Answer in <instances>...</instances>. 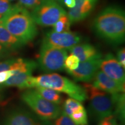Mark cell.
Listing matches in <instances>:
<instances>
[{
    "label": "cell",
    "instance_id": "1",
    "mask_svg": "<svg viewBox=\"0 0 125 125\" xmlns=\"http://www.w3.org/2000/svg\"><path fill=\"white\" fill-rule=\"evenodd\" d=\"M93 29L99 38L113 45L124 42L125 13L124 10L115 6L104 9L95 18Z\"/></svg>",
    "mask_w": 125,
    "mask_h": 125
},
{
    "label": "cell",
    "instance_id": "2",
    "mask_svg": "<svg viewBox=\"0 0 125 125\" xmlns=\"http://www.w3.org/2000/svg\"><path fill=\"white\" fill-rule=\"evenodd\" d=\"M0 23L25 44L32 41L38 34L30 12L18 4L12 5L8 13L0 19Z\"/></svg>",
    "mask_w": 125,
    "mask_h": 125
},
{
    "label": "cell",
    "instance_id": "3",
    "mask_svg": "<svg viewBox=\"0 0 125 125\" xmlns=\"http://www.w3.org/2000/svg\"><path fill=\"white\" fill-rule=\"evenodd\" d=\"M90 101L88 114L93 123H99L103 119L113 114L115 107V94L103 91L92 85L86 83L83 85Z\"/></svg>",
    "mask_w": 125,
    "mask_h": 125
},
{
    "label": "cell",
    "instance_id": "4",
    "mask_svg": "<svg viewBox=\"0 0 125 125\" xmlns=\"http://www.w3.org/2000/svg\"><path fill=\"white\" fill-rule=\"evenodd\" d=\"M35 87L42 86L55 90L59 92L67 94L71 98L79 101L87 99V95L83 86L56 73L42 75L35 77Z\"/></svg>",
    "mask_w": 125,
    "mask_h": 125
},
{
    "label": "cell",
    "instance_id": "5",
    "mask_svg": "<svg viewBox=\"0 0 125 125\" xmlns=\"http://www.w3.org/2000/svg\"><path fill=\"white\" fill-rule=\"evenodd\" d=\"M21 98L32 112L43 121H53L62 112L60 105L47 100L34 88L23 92Z\"/></svg>",
    "mask_w": 125,
    "mask_h": 125
},
{
    "label": "cell",
    "instance_id": "6",
    "mask_svg": "<svg viewBox=\"0 0 125 125\" xmlns=\"http://www.w3.org/2000/svg\"><path fill=\"white\" fill-rule=\"evenodd\" d=\"M67 56L66 49H60L42 42L38 57V66L45 73L62 71Z\"/></svg>",
    "mask_w": 125,
    "mask_h": 125
},
{
    "label": "cell",
    "instance_id": "7",
    "mask_svg": "<svg viewBox=\"0 0 125 125\" xmlns=\"http://www.w3.org/2000/svg\"><path fill=\"white\" fill-rule=\"evenodd\" d=\"M66 14L62 6L54 0H42L31 13L36 24L43 27L53 26L62 16Z\"/></svg>",
    "mask_w": 125,
    "mask_h": 125
},
{
    "label": "cell",
    "instance_id": "8",
    "mask_svg": "<svg viewBox=\"0 0 125 125\" xmlns=\"http://www.w3.org/2000/svg\"><path fill=\"white\" fill-rule=\"evenodd\" d=\"M82 40V35L77 32L71 31L57 32L51 30L45 34L42 42L57 48L69 49L80 43Z\"/></svg>",
    "mask_w": 125,
    "mask_h": 125
},
{
    "label": "cell",
    "instance_id": "9",
    "mask_svg": "<svg viewBox=\"0 0 125 125\" xmlns=\"http://www.w3.org/2000/svg\"><path fill=\"white\" fill-rule=\"evenodd\" d=\"M102 55L94 57L90 60L79 62L78 68L74 71H67L75 81L90 82L100 69Z\"/></svg>",
    "mask_w": 125,
    "mask_h": 125
},
{
    "label": "cell",
    "instance_id": "10",
    "mask_svg": "<svg viewBox=\"0 0 125 125\" xmlns=\"http://www.w3.org/2000/svg\"><path fill=\"white\" fill-rule=\"evenodd\" d=\"M42 121L34 112L24 109H16L6 115L1 125H36Z\"/></svg>",
    "mask_w": 125,
    "mask_h": 125
},
{
    "label": "cell",
    "instance_id": "11",
    "mask_svg": "<svg viewBox=\"0 0 125 125\" xmlns=\"http://www.w3.org/2000/svg\"><path fill=\"white\" fill-rule=\"evenodd\" d=\"M101 71L117 82L125 83V68L112 53H108L101 59Z\"/></svg>",
    "mask_w": 125,
    "mask_h": 125
},
{
    "label": "cell",
    "instance_id": "12",
    "mask_svg": "<svg viewBox=\"0 0 125 125\" xmlns=\"http://www.w3.org/2000/svg\"><path fill=\"white\" fill-rule=\"evenodd\" d=\"M75 6L68 10L71 24L79 22L87 18L93 11L98 0H75Z\"/></svg>",
    "mask_w": 125,
    "mask_h": 125
},
{
    "label": "cell",
    "instance_id": "13",
    "mask_svg": "<svg viewBox=\"0 0 125 125\" xmlns=\"http://www.w3.org/2000/svg\"><path fill=\"white\" fill-rule=\"evenodd\" d=\"M92 81V85L107 93H125V83L117 82L101 71L98 70L97 72Z\"/></svg>",
    "mask_w": 125,
    "mask_h": 125
},
{
    "label": "cell",
    "instance_id": "14",
    "mask_svg": "<svg viewBox=\"0 0 125 125\" xmlns=\"http://www.w3.org/2000/svg\"><path fill=\"white\" fill-rule=\"evenodd\" d=\"M71 54H74L80 62L90 60L102 54L93 45L90 43H79L68 49Z\"/></svg>",
    "mask_w": 125,
    "mask_h": 125
},
{
    "label": "cell",
    "instance_id": "15",
    "mask_svg": "<svg viewBox=\"0 0 125 125\" xmlns=\"http://www.w3.org/2000/svg\"><path fill=\"white\" fill-rule=\"evenodd\" d=\"M0 44L9 52L16 51L24 46L25 43L10 33L0 23Z\"/></svg>",
    "mask_w": 125,
    "mask_h": 125
},
{
    "label": "cell",
    "instance_id": "16",
    "mask_svg": "<svg viewBox=\"0 0 125 125\" xmlns=\"http://www.w3.org/2000/svg\"><path fill=\"white\" fill-rule=\"evenodd\" d=\"M125 93L115 94V107L112 115L120 122L125 123Z\"/></svg>",
    "mask_w": 125,
    "mask_h": 125
},
{
    "label": "cell",
    "instance_id": "17",
    "mask_svg": "<svg viewBox=\"0 0 125 125\" xmlns=\"http://www.w3.org/2000/svg\"><path fill=\"white\" fill-rule=\"evenodd\" d=\"M35 89L38 92L41 96L47 100L57 105L62 104V97L60 92L48 87L42 86L36 87Z\"/></svg>",
    "mask_w": 125,
    "mask_h": 125
},
{
    "label": "cell",
    "instance_id": "18",
    "mask_svg": "<svg viewBox=\"0 0 125 125\" xmlns=\"http://www.w3.org/2000/svg\"><path fill=\"white\" fill-rule=\"evenodd\" d=\"M83 107L81 101L76 100L73 98H68L64 103L63 109H62V111L68 116H70L71 114L74 112Z\"/></svg>",
    "mask_w": 125,
    "mask_h": 125
},
{
    "label": "cell",
    "instance_id": "19",
    "mask_svg": "<svg viewBox=\"0 0 125 125\" xmlns=\"http://www.w3.org/2000/svg\"><path fill=\"white\" fill-rule=\"evenodd\" d=\"M71 22H70L69 18H68L67 13L66 15L62 16L53 25L54 31L57 32H63L70 31V26H71Z\"/></svg>",
    "mask_w": 125,
    "mask_h": 125
},
{
    "label": "cell",
    "instance_id": "20",
    "mask_svg": "<svg viewBox=\"0 0 125 125\" xmlns=\"http://www.w3.org/2000/svg\"><path fill=\"white\" fill-rule=\"evenodd\" d=\"M70 117L77 125H88V116L84 107L74 112Z\"/></svg>",
    "mask_w": 125,
    "mask_h": 125
},
{
    "label": "cell",
    "instance_id": "21",
    "mask_svg": "<svg viewBox=\"0 0 125 125\" xmlns=\"http://www.w3.org/2000/svg\"><path fill=\"white\" fill-rule=\"evenodd\" d=\"M79 62L80 61L79 59L74 54H71L70 55L67 56L65 59L64 63V69L66 70L67 71H74L78 68Z\"/></svg>",
    "mask_w": 125,
    "mask_h": 125
},
{
    "label": "cell",
    "instance_id": "22",
    "mask_svg": "<svg viewBox=\"0 0 125 125\" xmlns=\"http://www.w3.org/2000/svg\"><path fill=\"white\" fill-rule=\"evenodd\" d=\"M51 122L52 125H77L69 116L62 111L57 118L51 121Z\"/></svg>",
    "mask_w": 125,
    "mask_h": 125
},
{
    "label": "cell",
    "instance_id": "23",
    "mask_svg": "<svg viewBox=\"0 0 125 125\" xmlns=\"http://www.w3.org/2000/svg\"><path fill=\"white\" fill-rule=\"evenodd\" d=\"M41 1L42 0H19L17 4L27 10H32L38 7L41 2Z\"/></svg>",
    "mask_w": 125,
    "mask_h": 125
},
{
    "label": "cell",
    "instance_id": "24",
    "mask_svg": "<svg viewBox=\"0 0 125 125\" xmlns=\"http://www.w3.org/2000/svg\"><path fill=\"white\" fill-rule=\"evenodd\" d=\"M12 7L9 0H0V19L8 13Z\"/></svg>",
    "mask_w": 125,
    "mask_h": 125
},
{
    "label": "cell",
    "instance_id": "25",
    "mask_svg": "<svg viewBox=\"0 0 125 125\" xmlns=\"http://www.w3.org/2000/svg\"><path fill=\"white\" fill-rule=\"evenodd\" d=\"M17 58H10L0 62V72L11 70L12 65Z\"/></svg>",
    "mask_w": 125,
    "mask_h": 125
},
{
    "label": "cell",
    "instance_id": "26",
    "mask_svg": "<svg viewBox=\"0 0 125 125\" xmlns=\"http://www.w3.org/2000/svg\"><path fill=\"white\" fill-rule=\"evenodd\" d=\"M14 75L13 70H9L0 72V85L7 81L9 78Z\"/></svg>",
    "mask_w": 125,
    "mask_h": 125
},
{
    "label": "cell",
    "instance_id": "27",
    "mask_svg": "<svg viewBox=\"0 0 125 125\" xmlns=\"http://www.w3.org/2000/svg\"><path fill=\"white\" fill-rule=\"evenodd\" d=\"M116 59L123 68H125V48H121L117 52Z\"/></svg>",
    "mask_w": 125,
    "mask_h": 125
},
{
    "label": "cell",
    "instance_id": "28",
    "mask_svg": "<svg viewBox=\"0 0 125 125\" xmlns=\"http://www.w3.org/2000/svg\"><path fill=\"white\" fill-rule=\"evenodd\" d=\"M10 53V52H9L8 50L5 48L2 45L0 44V59L7 57Z\"/></svg>",
    "mask_w": 125,
    "mask_h": 125
},
{
    "label": "cell",
    "instance_id": "29",
    "mask_svg": "<svg viewBox=\"0 0 125 125\" xmlns=\"http://www.w3.org/2000/svg\"><path fill=\"white\" fill-rule=\"evenodd\" d=\"M75 0H64L63 5H65L68 8L71 9L75 7Z\"/></svg>",
    "mask_w": 125,
    "mask_h": 125
},
{
    "label": "cell",
    "instance_id": "30",
    "mask_svg": "<svg viewBox=\"0 0 125 125\" xmlns=\"http://www.w3.org/2000/svg\"><path fill=\"white\" fill-rule=\"evenodd\" d=\"M36 125H52L51 121H42L40 123Z\"/></svg>",
    "mask_w": 125,
    "mask_h": 125
},
{
    "label": "cell",
    "instance_id": "31",
    "mask_svg": "<svg viewBox=\"0 0 125 125\" xmlns=\"http://www.w3.org/2000/svg\"><path fill=\"white\" fill-rule=\"evenodd\" d=\"M54 1H55L56 2L59 3V4L61 5H63V1H64V0H54Z\"/></svg>",
    "mask_w": 125,
    "mask_h": 125
},
{
    "label": "cell",
    "instance_id": "32",
    "mask_svg": "<svg viewBox=\"0 0 125 125\" xmlns=\"http://www.w3.org/2000/svg\"><path fill=\"white\" fill-rule=\"evenodd\" d=\"M116 125H125V123L120 122L118 121V123H117Z\"/></svg>",
    "mask_w": 125,
    "mask_h": 125
},
{
    "label": "cell",
    "instance_id": "33",
    "mask_svg": "<svg viewBox=\"0 0 125 125\" xmlns=\"http://www.w3.org/2000/svg\"><path fill=\"white\" fill-rule=\"evenodd\" d=\"M9 1H15V0H9Z\"/></svg>",
    "mask_w": 125,
    "mask_h": 125
}]
</instances>
